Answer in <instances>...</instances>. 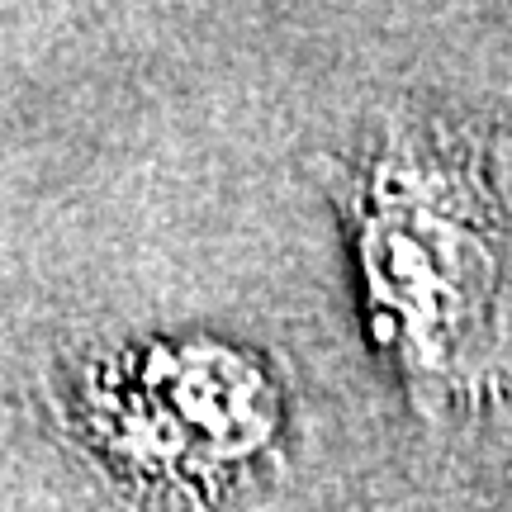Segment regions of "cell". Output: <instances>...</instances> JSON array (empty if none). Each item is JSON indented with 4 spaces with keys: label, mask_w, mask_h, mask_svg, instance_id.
<instances>
[{
    "label": "cell",
    "mask_w": 512,
    "mask_h": 512,
    "mask_svg": "<svg viewBox=\"0 0 512 512\" xmlns=\"http://www.w3.org/2000/svg\"><path fill=\"white\" fill-rule=\"evenodd\" d=\"M370 313L413 375H451L479 342L494 261L460 219L413 200L380 204L361 223Z\"/></svg>",
    "instance_id": "cell-1"
},
{
    "label": "cell",
    "mask_w": 512,
    "mask_h": 512,
    "mask_svg": "<svg viewBox=\"0 0 512 512\" xmlns=\"http://www.w3.org/2000/svg\"><path fill=\"white\" fill-rule=\"evenodd\" d=\"M119 446L147 460H204L228 465L247 460L275 432V394L266 375L228 347L214 342H185L147 356L138 375L114 399Z\"/></svg>",
    "instance_id": "cell-2"
}]
</instances>
